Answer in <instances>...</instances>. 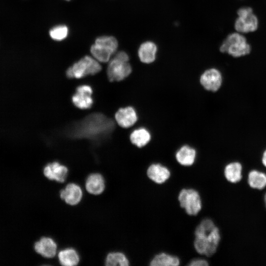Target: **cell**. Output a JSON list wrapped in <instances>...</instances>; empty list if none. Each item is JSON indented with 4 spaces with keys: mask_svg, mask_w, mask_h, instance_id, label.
I'll return each instance as SVG.
<instances>
[{
    "mask_svg": "<svg viewBox=\"0 0 266 266\" xmlns=\"http://www.w3.org/2000/svg\"><path fill=\"white\" fill-rule=\"evenodd\" d=\"M157 46L150 41H147L140 44L138 50V56L140 61L146 64H151L156 58Z\"/></svg>",
    "mask_w": 266,
    "mask_h": 266,
    "instance_id": "15",
    "label": "cell"
},
{
    "mask_svg": "<svg viewBox=\"0 0 266 266\" xmlns=\"http://www.w3.org/2000/svg\"><path fill=\"white\" fill-rule=\"evenodd\" d=\"M196 156L197 152L195 148L188 145H184L176 151L175 158L181 165L190 166L195 163Z\"/></svg>",
    "mask_w": 266,
    "mask_h": 266,
    "instance_id": "16",
    "label": "cell"
},
{
    "mask_svg": "<svg viewBox=\"0 0 266 266\" xmlns=\"http://www.w3.org/2000/svg\"><path fill=\"white\" fill-rule=\"evenodd\" d=\"M262 163L266 167V149L264 151L262 156Z\"/></svg>",
    "mask_w": 266,
    "mask_h": 266,
    "instance_id": "28",
    "label": "cell"
},
{
    "mask_svg": "<svg viewBox=\"0 0 266 266\" xmlns=\"http://www.w3.org/2000/svg\"><path fill=\"white\" fill-rule=\"evenodd\" d=\"M200 82L205 90L212 92H217L222 85V74L217 68L213 67L207 69L200 76Z\"/></svg>",
    "mask_w": 266,
    "mask_h": 266,
    "instance_id": "8",
    "label": "cell"
},
{
    "mask_svg": "<svg viewBox=\"0 0 266 266\" xmlns=\"http://www.w3.org/2000/svg\"><path fill=\"white\" fill-rule=\"evenodd\" d=\"M237 17L234 21L235 32L245 34L253 33L259 27V20L250 7H242L236 12Z\"/></svg>",
    "mask_w": 266,
    "mask_h": 266,
    "instance_id": "5",
    "label": "cell"
},
{
    "mask_svg": "<svg viewBox=\"0 0 266 266\" xmlns=\"http://www.w3.org/2000/svg\"><path fill=\"white\" fill-rule=\"evenodd\" d=\"M194 242L196 251L207 257L213 255L218 246L220 235L219 229L210 219H204L196 227Z\"/></svg>",
    "mask_w": 266,
    "mask_h": 266,
    "instance_id": "2",
    "label": "cell"
},
{
    "mask_svg": "<svg viewBox=\"0 0 266 266\" xmlns=\"http://www.w3.org/2000/svg\"><path fill=\"white\" fill-rule=\"evenodd\" d=\"M208 265L207 261L202 259H194L188 264L189 266H206Z\"/></svg>",
    "mask_w": 266,
    "mask_h": 266,
    "instance_id": "27",
    "label": "cell"
},
{
    "mask_svg": "<svg viewBox=\"0 0 266 266\" xmlns=\"http://www.w3.org/2000/svg\"><path fill=\"white\" fill-rule=\"evenodd\" d=\"M265 203H266V194L265 196Z\"/></svg>",
    "mask_w": 266,
    "mask_h": 266,
    "instance_id": "29",
    "label": "cell"
},
{
    "mask_svg": "<svg viewBox=\"0 0 266 266\" xmlns=\"http://www.w3.org/2000/svg\"><path fill=\"white\" fill-rule=\"evenodd\" d=\"M220 51L234 58H239L249 54L251 46L243 34L237 32L230 33L223 40Z\"/></svg>",
    "mask_w": 266,
    "mask_h": 266,
    "instance_id": "3",
    "label": "cell"
},
{
    "mask_svg": "<svg viewBox=\"0 0 266 266\" xmlns=\"http://www.w3.org/2000/svg\"><path fill=\"white\" fill-rule=\"evenodd\" d=\"M147 175L154 182L162 184L169 178L170 172L165 166L160 164H153L148 167Z\"/></svg>",
    "mask_w": 266,
    "mask_h": 266,
    "instance_id": "13",
    "label": "cell"
},
{
    "mask_svg": "<svg viewBox=\"0 0 266 266\" xmlns=\"http://www.w3.org/2000/svg\"></svg>",
    "mask_w": 266,
    "mask_h": 266,
    "instance_id": "30",
    "label": "cell"
},
{
    "mask_svg": "<svg viewBox=\"0 0 266 266\" xmlns=\"http://www.w3.org/2000/svg\"><path fill=\"white\" fill-rule=\"evenodd\" d=\"M115 118L120 126L129 128L136 123L138 115L135 108L129 106L120 108L116 113Z\"/></svg>",
    "mask_w": 266,
    "mask_h": 266,
    "instance_id": "10",
    "label": "cell"
},
{
    "mask_svg": "<svg viewBox=\"0 0 266 266\" xmlns=\"http://www.w3.org/2000/svg\"><path fill=\"white\" fill-rule=\"evenodd\" d=\"M242 166L238 162H233L228 164L224 169L226 178L230 182L236 183L241 178Z\"/></svg>",
    "mask_w": 266,
    "mask_h": 266,
    "instance_id": "21",
    "label": "cell"
},
{
    "mask_svg": "<svg viewBox=\"0 0 266 266\" xmlns=\"http://www.w3.org/2000/svg\"><path fill=\"white\" fill-rule=\"evenodd\" d=\"M105 265L107 266H127L129 265V262L124 254L120 252H112L107 255Z\"/></svg>",
    "mask_w": 266,
    "mask_h": 266,
    "instance_id": "24",
    "label": "cell"
},
{
    "mask_svg": "<svg viewBox=\"0 0 266 266\" xmlns=\"http://www.w3.org/2000/svg\"><path fill=\"white\" fill-rule=\"evenodd\" d=\"M58 258L60 264L65 266H76L79 262V256L74 249L66 248L60 251L58 253Z\"/></svg>",
    "mask_w": 266,
    "mask_h": 266,
    "instance_id": "19",
    "label": "cell"
},
{
    "mask_svg": "<svg viewBox=\"0 0 266 266\" xmlns=\"http://www.w3.org/2000/svg\"><path fill=\"white\" fill-rule=\"evenodd\" d=\"M179 264L178 257L165 253L155 255L150 263L151 266H177Z\"/></svg>",
    "mask_w": 266,
    "mask_h": 266,
    "instance_id": "20",
    "label": "cell"
},
{
    "mask_svg": "<svg viewBox=\"0 0 266 266\" xmlns=\"http://www.w3.org/2000/svg\"><path fill=\"white\" fill-rule=\"evenodd\" d=\"M57 246L51 238L42 237L34 244L35 251L44 257L51 258L54 257L57 252Z\"/></svg>",
    "mask_w": 266,
    "mask_h": 266,
    "instance_id": "14",
    "label": "cell"
},
{
    "mask_svg": "<svg viewBox=\"0 0 266 266\" xmlns=\"http://www.w3.org/2000/svg\"><path fill=\"white\" fill-rule=\"evenodd\" d=\"M85 186L87 191L90 194L100 195L105 188L104 178L100 174L92 173L87 178Z\"/></svg>",
    "mask_w": 266,
    "mask_h": 266,
    "instance_id": "17",
    "label": "cell"
},
{
    "mask_svg": "<svg viewBox=\"0 0 266 266\" xmlns=\"http://www.w3.org/2000/svg\"><path fill=\"white\" fill-rule=\"evenodd\" d=\"M67 168L57 162L47 164L43 169L44 175L49 179L64 182L67 176Z\"/></svg>",
    "mask_w": 266,
    "mask_h": 266,
    "instance_id": "11",
    "label": "cell"
},
{
    "mask_svg": "<svg viewBox=\"0 0 266 266\" xmlns=\"http://www.w3.org/2000/svg\"><path fill=\"white\" fill-rule=\"evenodd\" d=\"M49 34L53 39L60 41L64 39L67 36L68 28L65 25L57 26L50 31Z\"/></svg>",
    "mask_w": 266,
    "mask_h": 266,
    "instance_id": "26",
    "label": "cell"
},
{
    "mask_svg": "<svg viewBox=\"0 0 266 266\" xmlns=\"http://www.w3.org/2000/svg\"><path fill=\"white\" fill-rule=\"evenodd\" d=\"M60 197L70 205L78 203L82 197V191L79 186L75 183H70L60 191Z\"/></svg>",
    "mask_w": 266,
    "mask_h": 266,
    "instance_id": "12",
    "label": "cell"
},
{
    "mask_svg": "<svg viewBox=\"0 0 266 266\" xmlns=\"http://www.w3.org/2000/svg\"><path fill=\"white\" fill-rule=\"evenodd\" d=\"M95 44L109 52L112 55L116 52L118 46L117 39L110 36H102L97 38Z\"/></svg>",
    "mask_w": 266,
    "mask_h": 266,
    "instance_id": "22",
    "label": "cell"
},
{
    "mask_svg": "<svg viewBox=\"0 0 266 266\" xmlns=\"http://www.w3.org/2000/svg\"><path fill=\"white\" fill-rule=\"evenodd\" d=\"M92 55L97 61L105 63L109 61L112 54L95 44L92 45L90 49Z\"/></svg>",
    "mask_w": 266,
    "mask_h": 266,
    "instance_id": "25",
    "label": "cell"
},
{
    "mask_svg": "<svg viewBox=\"0 0 266 266\" xmlns=\"http://www.w3.org/2000/svg\"><path fill=\"white\" fill-rule=\"evenodd\" d=\"M101 69V67L96 59L86 56L69 67L66 74L70 78H81L88 75H94Z\"/></svg>",
    "mask_w": 266,
    "mask_h": 266,
    "instance_id": "6",
    "label": "cell"
},
{
    "mask_svg": "<svg viewBox=\"0 0 266 266\" xmlns=\"http://www.w3.org/2000/svg\"><path fill=\"white\" fill-rule=\"evenodd\" d=\"M115 128L114 121L100 113L90 114L71 124L66 131L72 138L100 141L107 138Z\"/></svg>",
    "mask_w": 266,
    "mask_h": 266,
    "instance_id": "1",
    "label": "cell"
},
{
    "mask_svg": "<svg viewBox=\"0 0 266 266\" xmlns=\"http://www.w3.org/2000/svg\"><path fill=\"white\" fill-rule=\"evenodd\" d=\"M129 57L124 51L118 52L110 61L107 75L110 81H120L128 77L132 71Z\"/></svg>",
    "mask_w": 266,
    "mask_h": 266,
    "instance_id": "4",
    "label": "cell"
},
{
    "mask_svg": "<svg viewBox=\"0 0 266 266\" xmlns=\"http://www.w3.org/2000/svg\"><path fill=\"white\" fill-rule=\"evenodd\" d=\"M178 200L181 207L190 215H196L201 209L199 193L193 189H183L179 193Z\"/></svg>",
    "mask_w": 266,
    "mask_h": 266,
    "instance_id": "7",
    "label": "cell"
},
{
    "mask_svg": "<svg viewBox=\"0 0 266 266\" xmlns=\"http://www.w3.org/2000/svg\"><path fill=\"white\" fill-rule=\"evenodd\" d=\"M132 143L138 148L147 145L151 139L150 131L144 127H139L132 132L130 135Z\"/></svg>",
    "mask_w": 266,
    "mask_h": 266,
    "instance_id": "18",
    "label": "cell"
},
{
    "mask_svg": "<svg viewBox=\"0 0 266 266\" xmlns=\"http://www.w3.org/2000/svg\"><path fill=\"white\" fill-rule=\"evenodd\" d=\"M92 94V89L89 85H80L77 88L75 94L72 97V102L78 108L88 109L93 103Z\"/></svg>",
    "mask_w": 266,
    "mask_h": 266,
    "instance_id": "9",
    "label": "cell"
},
{
    "mask_svg": "<svg viewBox=\"0 0 266 266\" xmlns=\"http://www.w3.org/2000/svg\"><path fill=\"white\" fill-rule=\"evenodd\" d=\"M248 181L251 187L262 189L266 186V174L257 170H252L249 173Z\"/></svg>",
    "mask_w": 266,
    "mask_h": 266,
    "instance_id": "23",
    "label": "cell"
}]
</instances>
